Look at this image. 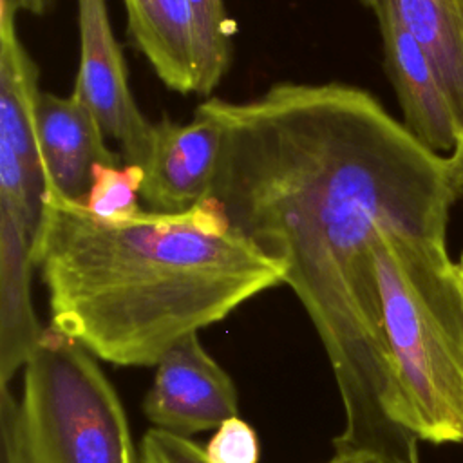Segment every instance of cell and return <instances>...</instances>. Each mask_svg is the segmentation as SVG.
Wrapping results in <instances>:
<instances>
[{
  "label": "cell",
  "mask_w": 463,
  "mask_h": 463,
  "mask_svg": "<svg viewBox=\"0 0 463 463\" xmlns=\"http://www.w3.org/2000/svg\"><path fill=\"white\" fill-rule=\"evenodd\" d=\"M450 159H452V163H454V168H456L458 179H459V183L463 184V139L459 141L458 148L450 154Z\"/></svg>",
  "instance_id": "obj_21"
},
{
  "label": "cell",
  "mask_w": 463,
  "mask_h": 463,
  "mask_svg": "<svg viewBox=\"0 0 463 463\" xmlns=\"http://www.w3.org/2000/svg\"><path fill=\"white\" fill-rule=\"evenodd\" d=\"M76 11L80 67L72 94L96 116L105 136L118 141L125 165L143 170L152 152L156 123L134 99L107 0H76Z\"/></svg>",
  "instance_id": "obj_5"
},
{
  "label": "cell",
  "mask_w": 463,
  "mask_h": 463,
  "mask_svg": "<svg viewBox=\"0 0 463 463\" xmlns=\"http://www.w3.org/2000/svg\"><path fill=\"white\" fill-rule=\"evenodd\" d=\"M31 257L51 326L121 367L157 365L181 338L286 280L208 199L181 213L101 217L45 192Z\"/></svg>",
  "instance_id": "obj_2"
},
{
  "label": "cell",
  "mask_w": 463,
  "mask_h": 463,
  "mask_svg": "<svg viewBox=\"0 0 463 463\" xmlns=\"http://www.w3.org/2000/svg\"><path fill=\"white\" fill-rule=\"evenodd\" d=\"M56 0H11V4L16 7V11H25L34 16L47 14Z\"/></svg>",
  "instance_id": "obj_20"
},
{
  "label": "cell",
  "mask_w": 463,
  "mask_h": 463,
  "mask_svg": "<svg viewBox=\"0 0 463 463\" xmlns=\"http://www.w3.org/2000/svg\"><path fill=\"white\" fill-rule=\"evenodd\" d=\"M221 156V130L194 112L190 123L161 119L154 127L152 152L143 166L139 197L148 210L181 213L203 203Z\"/></svg>",
  "instance_id": "obj_8"
},
{
  "label": "cell",
  "mask_w": 463,
  "mask_h": 463,
  "mask_svg": "<svg viewBox=\"0 0 463 463\" xmlns=\"http://www.w3.org/2000/svg\"><path fill=\"white\" fill-rule=\"evenodd\" d=\"M385 338L420 441L463 443V286L447 242L380 230Z\"/></svg>",
  "instance_id": "obj_3"
},
{
  "label": "cell",
  "mask_w": 463,
  "mask_h": 463,
  "mask_svg": "<svg viewBox=\"0 0 463 463\" xmlns=\"http://www.w3.org/2000/svg\"><path fill=\"white\" fill-rule=\"evenodd\" d=\"M143 170L137 166H96L94 183L83 203L90 212L101 217H127L141 208L137 206Z\"/></svg>",
  "instance_id": "obj_15"
},
{
  "label": "cell",
  "mask_w": 463,
  "mask_h": 463,
  "mask_svg": "<svg viewBox=\"0 0 463 463\" xmlns=\"http://www.w3.org/2000/svg\"><path fill=\"white\" fill-rule=\"evenodd\" d=\"M204 454L208 463H259L257 432L248 421L233 416L215 429Z\"/></svg>",
  "instance_id": "obj_16"
},
{
  "label": "cell",
  "mask_w": 463,
  "mask_h": 463,
  "mask_svg": "<svg viewBox=\"0 0 463 463\" xmlns=\"http://www.w3.org/2000/svg\"><path fill=\"white\" fill-rule=\"evenodd\" d=\"M20 409L29 463H141L96 356L51 324L24 365Z\"/></svg>",
  "instance_id": "obj_4"
},
{
  "label": "cell",
  "mask_w": 463,
  "mask_h": 463,
  "mask_svg": "<svg viewBox=\"0 0 463 463\" xmlns=\"http://www.w3.org/2000/svg\"><path fill=\"white\" fill-rule=\"evenodd\" d=\"M221 130L208 201L286 269L344 407L335 450L418 463V436L383 329L380 230L447 242L463 194L450 156L418 141L365 89L279 81L246 101L206 98Z\"/></svg>",
  "instance_id": "obj_1"
},
{
  "label": "cell",
  "mask_w": 463,
  "mask_h": 463,
  "mask_svg": "<svg viewBox=\"0 0 463 463\" xmlns=\"http://www.w3.org/2000/svg\"><path fill=\"white\" fill-rule=\"evenodd\" d=\"M16 13L11 0H0V152L16 157L45 186L36 145L38 67L18 36Z\"/></svg>",
  "instance_id": "obj_11"
},
{
  "label": "cell",
  "mask_w": 463,
  "mask_h": 463,
  "mask_svg": "<svg viewBox=\"0 0 463 463\" xmlns=\"http://www.w3.org/2000/svg\"><path fill=\"white\" fill-rule=\"evenodd\" d=\"M358 2H360V4H364L365 7H369L371 11H374V9H376L383 0H358Z\"/></svg>",
  "instance_id": "obj_22"
},
{
  "label": "cell",
  "mask_w": 463,
  "mask_h": 463,
  "mask_svg": "<svg viewBox=\"0 0 463 463\" xmlns=\"http://www.w3.org/2000/svg\"><path fill=\"white\" fill-rule=\"evenodd\" d=\"M33 235L29 222L0 203V385L24 369L45 329L31 297Z\"/></svg>",
  "instance_id": "obj_10"
},
{
  "label": "cell",
  "mask_w": 463,
  "mask_h": 463,
  "mask_svg": "<svg viewBox=\"0 0 463 463\" xmlns=\"http://www.w3.org/2000/svg\"><path fill=\"white\" fill-rule=\"evenodd\" d=\"M128 33L156 76L179 94L195 92V24L190 0H123Z\"/></svg>",
  "instance_id": "obj_12"
},
{
  "label": "cell",
  "mask_w": 463,
  "mask_h": 463,
  "mask_svg": "<svg viewBox=\"0 0 463 463\" xmlns=\"http://www.w3.org/2000/svg\"><path fill=\"white\" fill-rule=\"evenodd\" d=\"M373 13L382 34L385 72L402 107V123L425 146L450 156L461 141V130L434 65L402 25L389 0Z\"/></svg>",
  "instance_id": "obj_7"
},
{
  "label": "cell",
  "mask_w": 463,
  "mask_h": 463,
  "mask_svg": "<svg viewBox=\"0 0 463 463\" xmlns=\"http://www.w3.org/2000/svg\"><path fill=\"white\" fill-rule=\"evenodd\" d=\"M0 463H29L20 402L0 385Z\"/></svg>",
  "instance_id": "obj_18"
},
{
  "label": "cell",
  "mask_w": 463,
  "mask_h": 463,
  "mask_svg": "<svg viewBox=\"0 0 463 463\" xmlns=\"http://www.w3.org/2000/svg\"><path fill=\"white\" fill-rule=\"evenodd\" d=\"M458 266H459V275H461V286H463V253H461V257H459V262H458Z\"/></svg>",
  "instance_id": "obj_23"
},
{
  "label": "cell",
  "mask_w": 463,
  "mask_h": 463,
  "mask_svg": "<svg viewBox=\"0 0 463 463\" xmlns=\"http://www.w3.org/2000/svg\"><path fill=\"white\" fill-rule=\"evenodd\" d=\"M326 463H385L380 458L367 452H353V450H335V454Z\"/></svg>",
  "instance_id": "obj_19"
},
{
  "label": "cell",
  "mask_w": 463,
  "mask_h": 463,
  "mask_svg": "<svg viewBox=\"0 0 463 463\" xmlns=\"http://www.w3.org/2000/svg\"><path fill=\"white\" fill-rule=\"evenodd\" d=\"M96 116L72 92H40L36 107V145L45 177V192L85 203L96 166H119L123 156L105 143ZM125 163V161H123Z\"/></svg>",
  "instance_id": "obj_9"
},
{
  "label": "cell",
  "mask_w": 463,
  "mask_h": 463,
  "mask_svg": "<svg viewBox=\"0 0 463 463\" xmlns=\"http://www.w3.org/2000/svg\"><path fill=\"white\" fill-rule=\"evenodd\" d=\"M434 65L463 139V0H389Z\"/></svg>",
  "instance_id": "obj_13"
},
{
  "label": "cell",
  "mask_w": 463,
  "mask_h": 463,
  "mask_svg": "<svg viewBox=\"0 0 463 463\" xmlns=\"http://www.w3.org/2000/svg\"><path fill=\"white\" fill-rule=\"evenodd\" d=\"M141 463H208L204 449L177 434L150 427L139 443Z\"/></svg>",
  "instance_id": "obj_17"
},
{
  "label": "cell",
  "mask_w": 463,
  "mask_h": 463,
  "mask_svg": "<svg viewBox=\"0 0 463 463\" xmlns=\"http://www.w3.org/2000/svg\"><path fill=\"white\" fill-rule=\"evenodd\" d=\"M195 24V94L210 96L232 61L233 22L222 0H190Z\"/></svg>",
  "instance_id": "obj_14"
},
{
  "label": "cell",
  "mask_w": 463,
  "mask_h": 463,
  "mask_svg": "<svg viewBox=\"0 0 463 463\" xmlns=\"http://www.w3.org/2000/svg\"><path fill=\"white\" fill-rule=\"evenodd\" d=\"M152 427L190 438L239 416L232 376L204 349L199 333L175 342L157 362L143 400Z\"/></svg>",
  "instance_id": "obj_6"
}]
</instances>
